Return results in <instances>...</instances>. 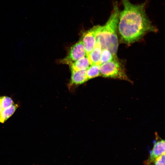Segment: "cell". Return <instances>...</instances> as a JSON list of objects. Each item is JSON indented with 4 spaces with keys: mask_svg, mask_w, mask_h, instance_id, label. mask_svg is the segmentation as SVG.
I'll return each mask as SVG.
<instances>
[{
    "mask_svg": "<svg viewBox=\"0 0 165 165\" xmlns=\"http://www.w3.org/2000/svg\"><path fill=\"white\" fill-rule=\"evenodd\" d=\"M100 75L106 78L118 79L131 82L125 69L117 57L100 65Z\"/></svg>",
    "mask_w": 165,
    "mask_h": 165,
    "instance_id": "3957f363",
    "label": "cell"
},
{
    "mask_svg": "<svg viewBox=\"0 0 165 165\" xmlns=\"http://www.w3.org/2000/svg\"><path fill=\"white\" fill-rule=\"evenodd\" d=\"M151 165H165V154L157 158Z\"/></svg>",
    "mask_w": 165,
    "mask_h": 165,
    "instance_id": "5bb4252c",
    "label": "cell"
},
{
    "mask_svg": "<svg viewBox=\"0 0 165 165\" xmlns=\"http://www.w3.org/2000/svg\"><path fill=\"white\" fill-rule=\"evenodd\" d=\"M122 2L123 9L119 12L117 30L123 43H133L148 32L157 31L146 13V2L135 4L130 0H122Z\"/></svg>",
    "mask_w": 165,
    "mask_h": 165,
    "instance_id": "6da1fadb",
    "label": "cell"
},
{
    "mask_svg": "<svg viewBox=\"0 0 165 165\" xmlns=\"http://www.w3.org/2000/svg\"><path fill=\"white\" fill-rule=\"evenodd\" d=\"M18 107V105L13 104L3 109L0 114V122L4 123L13 114Z\"/></svg>",
    "mask_w": 165,
    "mask_h": 165,
    "instance_id": "30bf717a",
    "label": "cell"
},
{
    "mask_svg": "<svg viewBox=\"0 0 165 165\" xmlns=\"http://www.w3.org/2000/svg\"><path fill=\"white\" fill-rule=\"evenodd\" d=\"M87 69L78 71L71 70V79L68 86L69 89L72 86L81 85L87 81Z\"/></svg>",
    "mask_w": 165,
    "mask_h": 165,
    "instance_id": "52a82bcc",
    "label": "cell"
},
{
    "mask_svg": "<svg viewBox=\"0 0 165 165\" xmlns=\"http://www.w3.org/2000/svg\"><path fill=\"white\" fill-rule=\"evenodd\" d=\"M155 136L156 139L154 141L153 148L150 151L148 159L144 161V165H151L157 158L165 154L164 140L162 139L156 133Z\"/></svg>",
    "mask_w": 165,
    "mask_h": 165,
    "instance_id": "8992f818",
    "label": "cell"
},
{
    "mask_svg": "<svg viewBox=\"0 0 165 165\" xmlns=\"http://www.w3.org/2000/svg\"><path fill=\"white\" fill-rule=\"evenodd\" d=\"M1 103L3 109L14 104L13 101L11 97L6 96L1 97Z\"/></svg>",
    "mask_w": 165,
    "mask_h": 165,
    "instance_id": "4fadbf2b",
    "label": "cell"
},
{
    "mask_svg": "<svg viewBox=\"0 0 165 165\" xmlns=\"http://www.w3.org/2000/svg\"><path fill=\"white\" fill-rule=\"evenodd\" d=\"M119 12L118 2H116L113 3L111 14L105 24L100 26L96 38L102 49H108L115 56H117L119 45L117 33Z\"/></svg>",
    "mask_w": 165,
    "mask_h": 165,
    "instance_id": "7a4b0ae2",
    "label": "cell"
},
{
    "mask_svg": "<svg viewBox=\"0 0 165 165\" xmlns=\"http://www.w3.org/2000/svg\"><path fill=\"white\" fill-rule=\"evenodd\" d=\"M86 55L85 48L81 40L74 44L71 48L67 56L61 62L69 65L84 57Z\"/></svg>",
    "mask_w": 165,
    "mask_h": 165,
    "instance_id": "5b68a950",
    "label": "cell"
},
{
    "mask_svg": "<svg viewBox=\"0 0 165 165\" xmlns=\"http://www.w3.org/2000/svg\"><path fill=\"white\" fill-rule=\"evenodd\" d=\"M90 64L87 56L78 60L69 65L71 70L76 71L87 69Z\"/></svg>",
    "mask_w": 165,
    "mask_h": 165,
    "instance_id": "9c48e42d",
    "label": "cell"
},
{
    "mask_svg": "<svg viewBox=\"0 0 165 165\" xmlns=\"http://www.w3.org/2000/svg\"><path fill=\"white\" fill-rule=\"evenodd\" d=\"M3 109L2 105L1 103V97H0V114L1 113V112L2 110Z\"/></svg>",
    "mask_w": 165,
    "mask_h": 165,
    "instance_id": "9a60e30c",
    "label": "cell"
},
{
    "mask_svg": "<svg viewBox=\"0 0 165 165\" xmlns=\"http://www.w3.org/2000/svg\"><path fill=\"white\" fill-rule=\"evenodd\" d=\"M102 53V48L100 43L98 40L93 50L86 56L90 64L100 65Z\"/></svg>",
    "mask_w": 165,
    "mask_h": 165,
    "instance_id": "ba28073f",
    "label": "cell"
},
{
    "mask_svg": "<svg viewBox=\"0 0 165 165\" xmlns=\"http://www.w3.org/2000/svg\"><path fill=\"white\" fill-rule=\"evenodd\" d=\"M99 25L94 26L84 31L82 36V41L84 46L86 56L94 49L96 42L97 35L99 28Z\"/></svg>",
    "mask_w": 165,
    "mask_h": 165,
    "instance_id": "277c9868",
    "label": "cell"
},
{
    "mask_svg": "<svg viewBox=\"0 0 165 165\" xmlns=\"http://www.w3.org/2000/svg\"><path fill=\"white\" fill-rule=\"evenodd\" d=\"M117 57L108 49H102L100 65L109 62Z\"/></svg>",
    "mask_w": 165,
    "mask_h": 165,
    "instance_id": "7c38bea8",
    "label": "cell"
},
{
    "mask_svg": "<svg viewBox=\"0 0 165 165\" xmlns=\"http://www.w3.org/2000/svg\"><path fill=\"white\" fill-rule=\"evenodd\" d=\"M100 65H93L88 68L86 71L87 81L100 75Z\"/></svg>",
    "mask_w": 165,
    "mask_h": 165,
    "instance_id": "8fae6325",
    "label": "cell"
}]
</instances>
